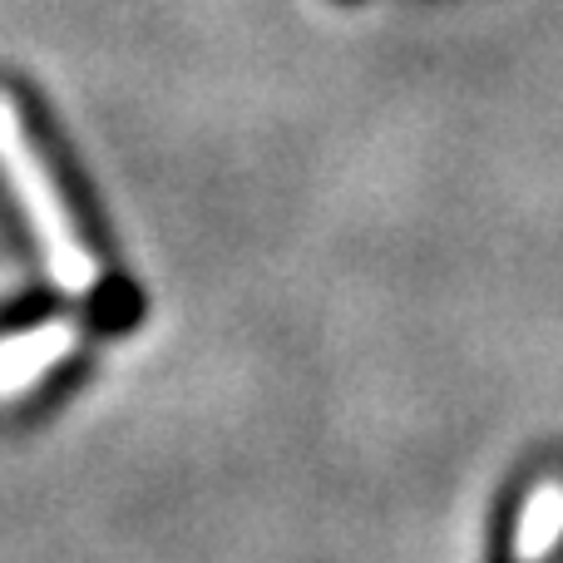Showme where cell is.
I'll list each match as a JSON object with an SVG mask.
<instances>
[{
	"mask_svg": "<svg viewBox=\"0 0 563 563\" xmlns=\"http://www.w3.org/2000/svg\"><path fill=\"white\" fill-rule=\"evenodd\" d=\"M0 174L10 178L30 228H35L49 277H55L65 291H75V297L95 291L99 263H95V253L79 243L75 218H69V208H65V198H59L55 178H49L45 158H40L35 144L25 139V124H20V109L10 95H0Z\"/></svg>",
	"mask_w": 563,
	"mask_h": 563,
	"instance_id": "obj_1",
	"label": "cell"
},
{
	"mask_svg": "<svg viewBox=\"0 0 563 563\" xmlns=\"http://www.w3.org/2000/svg\"><path fill=\"white\" fill-rule=\"evenodd\" d=\"M75 341H79L75 321H40L30 331L0 336V400L25 396L45 371H55L75 351Z\"/></svg>",
	"mask_w": 563,
	"mask_h": 563,
	"instance_id": "obj_2",
	"label": "cell"
},
{
	"mask_svg": "<svg viewBox=\"0 0 563 563\" xmlns=\"http://www.w3.org/2000/svg\"><path fill=\"white\" fill-rule=\"evenodd\" d=\"M563 539V479L549 475L525 495L509 539V563H549Z\"/></svg>",
	"mask_w": 563,
	"mask_h": 563,
	"instance_id": "obj_3",
	"label": "cell"
}]
</instances>
